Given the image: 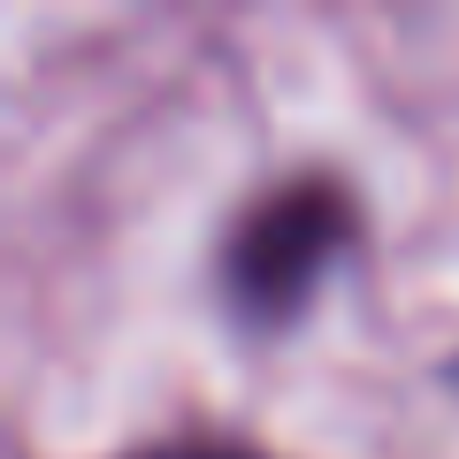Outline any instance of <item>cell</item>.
Segmentation results:
<instances>
[{
    "mask_svg": "<svg viewBox=\"0 0 459 459\" xmlns=\"http://www.w3.org/2000/svg\"><path fill=\"white\" fill-rule=\"evenodd\" d=\"M360 238V192L337 169H291L238 207L214 253V291L238 329H283Z\"/></svg>",
    "mask_w": 459,
    "mask_h": 459,
    "instance_id": "obj_1",
    "label": "cell"
}]
</instances>
